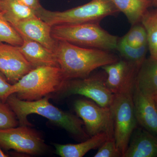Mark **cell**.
<instances>
[{
  "mask_svg": "<svg viewBox=\"0 0 157 157\" xmlns=\"http://www.w3.org/2000/svg\"><path fill=\"white\" fill-rule=\"evenodd\" d=\"M49 96L35 101L19 99L14 94L7 98L8 103L15 113L20 126H32L28 116L37 114L46 118L52 123L64 129L78 140H86L90 137L83 128L84 123L78 116L59 109L49 101Z\"/></svg>",
  "mask_w": 157,
  "mask_h": 157,
  "instance_id": "obj_1",
  "label": "cell"
},
{
  "mask_svg": "<svg viewBox=\"0 0 157 157\" xmlns=\"http://www.w3.org/2000/svg\"><path fill=\"white\" fill-rule=\"evenodd\" d=\"M59 67L67 80L86 78L94 70L118 61L108 51L86 48L57 41L55 50Z\"/></svg>",
  "mask_w": 157,
  "mask_h": 157,
  "instance_id": "obj_2",
  "label": "cell"
},
{
  "mask_svg": "<svg viewBox=\"0 0 157 157\" xmlns=\"http://www.w3.org/2000/svg\"><path fill=\"white\" fill-rule=\"evenodd\" d=\"M67 81L59 67H37L12 85L11 94L23 101H37L56 94Z\"/></svg>",
  "mask_w": 157,
  "mask_h": 157,
  "instance_id": "obj_3",
  "label": "cell"
},
{
  "mask_svg": "<svg viewBox=\"0 0 157 157\" xmlns=\"http://www.w3.org/2000/svg\"><path fill=\"white\" fill-rule=\"evenodd\" d=\"M51 34L56 41L108 51L117 49L118 41L117 36L102 28L99 22L53 26Z\"/></svg>",
  "mask_w": 157,
  "mask_h": 157,
  "instance_id": "obj_4",
  "label": "cell"
},
{
  "mask_svg": "<svg viewBox=\"0 0 157 157\" xmlns=\"http://www.w3.org/2000/svg\"><path fill=\"white\" fill-rule=\"evenodd\" d=\"M118 12L111 0H92L82 6L64 11H49L42 6L36 11L37 17L51 26L99 22Z\"/></svg>",
  "mask_w": 157,
  "mask_h": 157,
  "instance_id": "obj_5",
  "label": "cell"
},
{
  "mask_svg": "<svg viewBox=\"0 0 157 157\" xmlns=\"http://www.w3.org/2000/svg\"><path fill=\"white\" fill-rule=\"evenodd\" d=\"M110 108L113 115L114 140L123 157L132 133L138 124L135 116L133 92L114 94Z\"/></svg>",
  "mask_w": 157,
  "mask_h": 157,
  "instance_id": "obj_6",
  "label": "cell"
},
{
  "mask_svg": "<svg viewBox=\"0 0 157 157\" xmlns=\"http://www.w3.org/2000/svg\"><path fill=\"white\" fill-rule=\"evenodd\" d=\"M0 147L33 155H42L47 150L41 135L28 126L0 129Z\"/></svg>",
  "mask_w": 157,
  "mask_h": 157,
  "instance_id": "obj_7",
  "label": "cell"
},
{
  "mask_svg": "<svg viewBox=\"0 0 157 157\" xmlns=\"http://www.w3.org/2000/svg\"><path fill=\"white\" fill-rule=\"evenodd\" d=\"M57 96L64 98L79 95L92 100L101 107H110L114 94L105 84V80L98 76L67 80Z\"/></svg>",
  "mask_w": 157,
  "mask_h": 157,
  "instance_id": "obj_8",
  "label": "cell"
},
{
  "mask_svg": "<svg viewBox=\"0 0 157 157\" xmlns=\"http://www.w3.org/2000/svg\"><path fill=\"white\" fill-rule=\"evenodd\" d=\"M77 116L83 121L90 137L105 133L114 137L113 115L110 107H103L94 102L77 99L73 104Z\"/></svg>",
  "mask_w": 157,
  "mask_h": 157,
  "instance_id": "obj_9",
  "label": "cell"
},
{
  "mask_svg": "<svg viewBox=\"0 0 157 157\" xmlns=\"http://www.w3.org/2000/svg\"><path fill=\"white\" fill-rule=\"evenodd\" d=\"M101 68L107 75L105 84L113 94L133 92L139 69L134 64L124 59Z\"/></svg>",
  "mask_w": 157,
  "mask_h": 157,
  "instance_id": "obj_10",
  "label": "cell"
},
{
  "mask_svg": "<svg viewBox=\"0 0 157 157\" xmlns=\"http://www.w3.org/2000/svg\"><path fill=\"white\" fill-rule=\"evenodd\" d=\"M34 68L18 46L0 42V72L11 84H15Z\"/></svg>",
  "mask_w": 157,
  "mask_h": 157,
  "instance_id": "obj_11",
  "label": "cell"
},
{
  "mask_svg": "<svg viewBox=\"0 0 157 157\" xmlns=\"http://www.w3.org/2000/svg\"><path fill=\"white\" fill-rule=\"evenodd\" d=\"M11 25L21 36L39 42L55 52L57 41L52 36V26L39 17L24 20Z\"/></svg>",
  "mask_w": 157,
  "mask_h": 157,
  "instance_id": "obj_12",
  "label": "cell"
},
{
  "mask_svg": "<svg viewBox=\"0 0 157 157\" xmlns=\"http://www.w3.org/2000/svg\"><path fill=\"white\" fill-rule=\"evenodd\" d=\"M133 99L138 124L157 137V106L154 97L144 94L135 86Z\"/></svg>",
  "mask_w": 157,
  "mask_h": 157,
  "instance_id": "obj_13",
  "label": "cell"
},
{
  "mask_svg": "<svg viewBox=\"0 0 157 157\" xmlns=\"http://www.w3.org/2000/svg\"><path fill=\"white\" fill-rule=\"evenodd\" d=\"M157 157V137L143 128L134 130L123 157Z\"/></svg>",
  "mask_w": 157,
  "mask_h": 157,
  "instance_id": "obj_14",
  "label": "cell"
},
{
  "mask_svg": "<svg viewBox=\"0 0 157 157\" xmlns=\"http://www.w3.org/2000/svg\"><path fill=\"white\" fill-rule=\"evenodd\" d=\"M23 43L18 46L21 52L34 67L41 66L59 67L55 53L39 42L24 36Z\"/></svg>",
  "mask_w": 157,
  "mask_h": 157,
  "instance_id": "obj_15",
  "label": "cell"
},
{
  "mask_svg": "<svg viewBox=\"0 0 157 157\" xmlns=\"http://www.w3.org/2000/svg\"><path fill=\"white\" fill-rule=\"evenodd\" d=\"M135 86L147 95H157V59H145L137 72Z\"/></svg>",
  "mask_w": 157,
  "mask_h": 157,
  "instance_id": "obj_16",
  "label": "cell"
},
{
  "mask_svg": "<svg viewBox=\"0 0 157 157\" xmlns=\"http://www.w3.org/2000/svg\"><path fill=\"white\" fill-rule=\"evenodd\" d=\"M109 138L105 133L90 137L86 140L76 144H55L56 154L62 157H82L91 150L100 147Z\"/></svg>",
  "mask_w": 157,
  "mask_h": 157,
  "instance_id": "obj_17",
  "label": "cell"
},
{
  "mask_svg": "<svg viewBox=\"0 0 157 157\" xmlns=\"http://www.w3.org/2000/svg\"><path fill=\"white\" fill-rule=\"evenodd\" d=\"M119 11H121L128 18L132 25L141 21L143 15L149 7L152 6L151 2L147 0H111Z\"/></svg>",
  "mask_w": 157,
  "mask_h": 157,
  "instance_id": "obj_18",
  "label": "cell"
},
{
  "mask_svg": "<svg viewBox=\"0 0 157 157\" xmlns=\"http://www.w3.org/2000/svg\"><path fill=\"white\" fill-rule=\"evenodd\" d=\"M0 11L11 24L37 16L36 10L17 0H0Z\"/></svg>",
  "mask_w": 157,
  "mask_h": 157,
  "instance_id": "obj_19",
  "label": "cell"
},
{
  "mask_svg": "<svg viewBox=\"0 0 157 157\" xmlns=\"http://www.w3.org/2000/svg\"><path fill=\"white\" fill-rule=\"evenodd\" d=\"M140 22L146 30L150 56L157 59V8L147 10Z\"/></svg>",
  "mask_w": 157,
  "mask_h": 157,
  "instance_id": "obj_20",
  "label": "cell"
},
{
  "mask_svg": "<svg viewBox=\"0 0 157 157\" xmlns=\"http://www.w3.org/2000/svg\"><path fill=\"white\" fill-rule=\"evenodd\" d=\"M117 49L125 59L133 63L140 68L146 59L147 53L148 50V44L139 47H132L121 39L118 41Z\"/></svg>",
  "mask_w": 157,
  "mask_h": 157,
  "instance_id": "obj_21",
  "label": "cell"
},
{
  "mask_svg": "<svg viewBox=\"0 0 157 157\" xmlns=\"http://www.w3.org/2000/svg\"><path fill=\"white\" fill-rule=\"evenodd\" d=\"M0 42L19 46L22 45L23 39L19 33L6 19L0 11Z\"/></svg>",
  "mask_w": 157,
  "mask_h": 157,
  "instance_id": "obj_22",
  "label": "cell"
},
{
  "mask_svg": "<svg viewBox=\"0 0 157 157\" xmlns=\"http://www.w3.org/2000/svg\"><path fill=\"white\" fill-rule=\"evenodd\" d=\"M122 39L132 47H139L147 44V34L142 24H137L133 25L128 33Z\"/></svg>",
  "mask_w": 157,
  "mask_h": 157,
  "instance_id": "obj_23",
  "label": "cell"
},
{
  "mask_svg": "<svg viewBox=\"0 0 157 157\" xmlns=\"http://www.w3.org/2000/svg\"><path fill=\"white\" fill-rule=\"evenodd\" d=\"M18 120L14 111L6 102L0 99V129L17 127Z\"/></svg>",
  "mask_w": 157,
  "mask_h": 157,
  "instance_id": "obj_24",
  "label": "cell"
},
{
  "mask_svg": "<svg viewBox=\"0 0 157 157\" xmlns=\"http://www.w3.org/2000/svg\"><path fill=\"white\" fill-rule=\"evenodd\" d=\"M94 157H120L122 155L117 146L114 137H109L100 147Z\"/></svg>",
  "mask_w": 157,
  "mask_h": 157,
  "instance_id": "obj_25",
  "label": "cell"
},
{
  "mask_svg": "<svg viewBox=\"0 0 157 157\" xmlns=\"http://www.w3.org/2000/svg\"><path fill=\"white\" fill-rule=\"evenodd\" d=\"M12 84L7 80L6 76L0 72V99L6 102L7 98L11 95Z\"/></svg>",
  "mask_w": 157,
  "mask_h": 157,
  "instance_id": "obj_26",
  "label": "cell"
},
{
  "mask_svg": "<svg viewBox=\"0 0 157 157\" xmlns=\"http://www.w3.org/2000/svg\"><path fill=\"white\" fill-rule=\"evenodd\" d=\"M25 6L36 10L42 7L40 3V0H17Z\"/></svg>",
  "mask_w": 157,
  "mask_h": 157,
  "instance_id": "obj_27",
  "label": "cell"
},
{
  "mask_svg": "<svg viewBox=\"0 0 157 157\" xmlns=\"http://www.w3.org/2000/svg\"><path fill=\"white\" fill-rule=\"evenodd\" d=\"M8 155L6 154L2 150L0 147V157H9Z\"/></svg>",
  "mask_w": 157,
  "mask_h": 157,
  "instance_id": "obj_28",
  "label": "cell"
},
{
  "mask_svg": "<svg viewBox=\"0 0 157 157\" xmlns=\"http://www.w3.org/2000/svg\"><path fill=\"white\" fill-rule=\"evenodd\" d=\"M152 6L157 8V0H153L152 2Z\"/></svg>",
  "mask_w": 157,
  "mask_h": 157,
  "instance_id": "obj_29",
  "label": "cell"
},
{
  "mask_svg": "<svg viewBox=\"0 0 157 157\" xmlns=\"http://www.w3.org/2000/svg\"><path fill=\"white\" fill-rule=\"evenodd\" d=\"M154 98L155 102L157 106V95L155 96L154 97Z\"/></svg>",
  "mask_w": 157,
  "mask_h": 157,
  "instance_id": "obj_30",
  "label": "cell"
},
{
  "mask_svg": "<svg viewBox=\"0 0 157 157\" xmlns=\"http://www.w3.org/2000/svg\"><path fill=\"white\" fill-rule=\"evenodd\" d=\"M147 1H149V2H151L152 3V2L153 0H147Z\"/></svg>",
  "mask_w": 157,
  "mask_h": 157,
  "instance_id": "obj_31",
  "label": "cell"
},
{
  "mask_svg": "<svg viewBox=\"0 0 157 157\" xmlns=\"http://www.w3.org/2000/svg\"></svg>",
  "mask_w": 157,
  "mask_h": 157,
  "instance_id": "obj_32",
  "label": "cell"
}]
</instances>
